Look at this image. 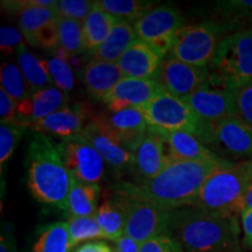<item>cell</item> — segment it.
Segmentation results:
<instances>
[{
	"mask_svg": "<svg viewBox=\"0 0 252 252\" xmlns=\"http://www.w3.org/2000/svg\"><path fill=\"white\" fill-rule=\"evenodd\" d=\"M224 14H236L242 17H252V1L251 0H230L220 2Z\"/></svg>",
	"mask_w": 252,
	"mask_h": 252,
	"instance_id": "60d3db41",
	"label": "cell"
},
{
	"mask_svg": "<svg viewBox=\"0 0 252 252\" xmlns=\"http://www.w3.org/2000/svg\"><path fill=\"white\" fill-rule=\"evenodd\" d=\"M121 140L123 146L133 153L149 131L150 125L140 109H124L100 116Z\"/></svg>",
	"mask_w": 252,
	"mask_h": 252,
	"instance_id": "44dd1931",
	"label": "cell"
},
{
	"mask_svg": "<svg viewBox=\"0 0 252 252\" xmlns=\"http://www.w3.org/2000/svg\"><path fill=\"white\" fill-rule=\"evenodd\" d=\"M69 232V247L70 250L77 248L82 242L91 239H105L102 229L97 223L94 216L74 217L70 216L67 220Z\"/></svg>",
	"mask_w": 252,
	"mask_h": 252,
	"instance_id": "d6a6232c",
	"label": "cell"
},
{
	"mask_svg": "<svg viewBox=\"0 0 252 252\" xmlns=\"http://www.w3.org/2000/svg\"><path fill=\"white\" fill-rule=\"evenodd\" d=\"M241 224L243 231L242 243L245 248L252 250V210H244L241 213Z\"/></svg>",
	"mask_w": 252,
	"mask_h": 252,
	"instance_id": "7bdbcfd3",
	"label": "cell"
},
{
	"mask_svg": "<svg viewBox=\"0 0 252 252\" xmlns=\"http://www.w3.org/2000/svg\"><path fill=\"white\" fill-rule=\"evenodd\" d=\"M191 110L202 121L215 123L237 116L234 90H229L212 81L185 98Z\"/></svg>",
	"mask_w": 252,
	"mask_h": 252,
	"instance_id": "4fadbf2b",
	"label": "cell"
},
{
	"mask_svg": "<svg viewBox=\"0 0 252 252\" xmlns=\"http://www.w3.org/2000/svg\"><path fill=\"white\" fill-rule=\"evenodd\" d=\"M208 67H196L182 62L167 53L160 68L158 82L163 90L185 99L190 94L202 88L209 82Z\"/></svg>",
	"mask_w": 252,
	"mask_h": 252,
	"instance_id": "7c38bea8",
	"label": "cell"
},
{
	"mask_svg": "<svg viewBox=\"0 0 252 252\" xmlns=\"http://www.w3.org/2000/svg\"><path fill=\"white\" fill-rule=\"evenodd\" d=\"M165 133L163 131L151 127L141 143L133 152V162L131 171L135 184L141 185L152 180L165 168L167 154H165Z\"/></svg>",
	"mask_w": 252,
	"mask_h": 252,
	"instance_id": "2e32d148",
	"label": "cell"
},
{
	"mask_svg": "<svg viewBox=\"0 0 252 252\" xmlns=\"http://www.w3.org/2000/svg\"><path fill=\"white\" fill-rule=\"evenodd\" d=\"M213 83L236 90L252 82V28L228 34L208 65Z\"/></svg>",
	"mask_w": 252,
	"mask_h": 252,
	"instance_id": "5b68a950",
	"label": "cell"
},
{
	"mask_svg": "<svg viewBox=\"0 0 252 252\" xmlns=\"http://www.w3.org/2000/svg\"><path fill=\"white\" fill-rule=\"evenodd\" d=\"M118 21L119 19L106 13L97 5V1H94V8L88 14L86 20L82 23L84 48L87 52L93 53L94 49L98 48L108 37L112 28L118 24Z\"/></svg>",
	"mask_w": 252,
	"mask_h": 252,
	"instance_id": "4316f807",
	"label": "cell"
},
{
	"mask_svg": "<svg viewBox=\"0 0 252 252\" xmlns=\"http://www.w3.org/2000/svg\"><path fill=\"white\" fill-rule=\"evenodd\" d=\"M132 25L138 39L165 55L171 50L176 33L186 26L184 15L172 5L154 6Z\"/></svg>",
	"mask_w": 252,
	"mask_h": 252,
	"instance_id": "9c48e42d",
	"label": "cell"
},
{
	"mask_svg": "<svg viewBox=\"0 0 252 252\" xmlns=\"http://www.w3.org/2000/svg\"><path fill=\"white\" fill-rule=\"evenodd\" d=\"M60 146L71 178L83 184H98L102 180L105 161L83 134L64 138Z\"/></svg>",
	"mask_w": 252,
	"mask_h": 252,
	"instance_id": "30bf717a",
	"label": "cell"
},
{
	"mask_svg": "<svg viewBox=\"0 0 252 252\" xmlns=\"http://www.w3.org/2000/svg\"><path fill=\"white\" fill-rule=\"evenodd\" d=\"M15 55H17V64L27 82L31 94L54 86L46 60L40 59L39 56L31 53L26 45L21 46Z\"/></svg>",
	"mask_w": 252,
	"mask_h": 252,
	"instance_id": "484cf974",
	"label": "cell"
},
{
	"mask_svg": "<svg viewBox=\"0 0 252 252\" xmlns=\"http://www.w3.org/2000/svg\"><path fill=\"white\" fill-rule=\"evenodd\" d=\"M94 6V1L91 0H56L54 11L58 18L71 19L83 23Z\"/></svg>",
	"mask_w": 252,
	"mask_h": 252,
	"instance_id": "d590c367",
	"label": "cell"
},
{
	"mask_svg": "<svg viewBox=\"0 0 252 252\" xmlns=\"http://www.w3.org/2000/svg\"><path fill=\"white\" fill-rule=\"evenodd\" d=\"M140 252H185V250L169 232H166L144 243Z\"/></svg>",
	"mask_w": 252,
	"mask_h": 252,
	"instance_id": "74e56055",
	"label": "cell"
},
{
	"mask_svg": "<svg viewBox=\"0 0 252 252\" xmlns=\"http://www.w3.org/2000/svg\"><path fill=\"white\" fill-rule=\"evenodd\" d=\"M138 40L133 25L119 20L98 48L94 50L91 59L117 63L124 53Z\"/></svg>",
	"mask_w": 252,
	"mask_h": 252,
	"instance_id": "cb8c5ba5",
	"label": "cell"
},
{
	"mask_svg": "<svg viewBox=\"0 0 252 252\" xmlns=\"http://www.w3.org/2000/svg\"><path fill=\"white\" fill-rule=\"evenodd\" d=\"M31 252H70L67 222L43 225Z\"/></svg>",
	"mask_w": 252,
	"mask_h": 252,
	"instance_id": "83f0119b",
	"label": "cell"
},
{
	"mask_svg": "<svg viewBox=\"0 0 252 252\" xmlns=\"http://www.w3.org/2000/svg\"><path fill=\"white\" fill-rule=\"evenodd\" d=\"M141 245L133 239L124 235L118 241L115 242V250L113 252H140Z\"/></svg>",
	"mask_w": 252,
	"mask_h": 252,
	"instance_id": "ee69618b",
	"label": "cell"
},
{
	"mask_svg": "<svg viewBox=\"0 0 252 252\" xmlns=\"http://www.w3.org/2000/svg\"><path fill=\"white\" fill-rule=\"evenodd\" d=\"M168 157V156H167ZM230 162L224 158L209 160H176L168 157L165 168L152 180L128 186L139 196L167 212L193 207L201 188L217 169Z\"/></svg>",
	"mask_w": 252,
	"mask_h": 252,
	"instance_id": "6da1fadb",
	"label": "cell"
},
{
	"mask_svg": "<svg viewBox=\"0 0 252 252\" xmlns=\"http://www.w3.org/2000/svg\"><path fill=\"white\" fill-rule=\"evenodd\" d=\"M55 4L56 0L1 1L2 8L8 13L17 15L20 32L26 42L33 47H36L41 33L58 20L54 11Z\"/></svg>",
	"mask_w": 252,
	"mask_h": 252,
	"instance_id": "8fae6325",
	"label": "cell"
},
{
	"mask_svg": "<svg viewBox=\"0 0 252 252\" xmlns=\"http://www.w3.org/2000/svg\"><path fill=\"white\" fill-rule=\"evenodd\" d=\"M46 61L47 64H48L49 74L50 77H52L53 84L65 94L71 91L72 88H74L75 78L74 71H72L69 61L55 55L47 59Z\"/></svg>",
	"mask_w": 252,
	"mask_h": 252,
	"instance_id": "836d02e7",
	"label": "cell"
},
{
	"mask_svg": "<svg viewBox=\"0 0 252 252\" xmlns=\"http://www.w3.org/2000/svg\"><path fill=\"white\" fill-rule=\"evenodd\" d=\"M168 232L185 252H242L238 216L195 207L171 212Z\"/></svg>",
	"mask_w": 252,
	"mask_h": 252,
	"instance_id": "7a4b0ae2",
	"label": "cell"
},
{
	"mask_svg": "<svg viewBox=\"0 0 252 252\" xmlns=\"http://www.w3.org/2000/svg\"><path fill=\"white\" fill-rule=\"evenodd\" d=\"M68 94L55 86H50L18 103L17 116L18 125L26 127L30 123H34L52 115L67 106Z\"/></svg>",
	"mask_w": 252,
	"mask_h": 252,
	"instance_id": "ffe728a7",
	"label": "cell"
},
{
	"mask_svg": "<svg viewBox=\"0 0 252 252\" xmlns=\"http://www.w3.org/2000/svg\"><path fill=\"white\" fill-rule=\"evenodd\" d=\"M235 159H252V127L238 116L213 123L212 144Z\"/></svg>",
	"mask_w": 252,
	"mask_h": 252,
	"instance_id": "9a60e30c",
	"label": "cell"
},
{
	"mask_svg": "<svg viewBox=\"0 0 252 252\" xmlns=\"http://www.w3.org/2000/svg\"><path fill=\"white\" fill-rule=\"evenodd\" d=\"M70 252H113V250L105 242H89L72 249Z\"/></svg>",
	"mask_w": 252,
	"mask_h": 252,
	"instance_id": "f6af8a7d",
	"label": "cell"
},
{
	"mask_svg": "<svg viewBox=\"0 0 252 252\" xmlns=\"http://www.w3.org/2000/svg\"><path fill=\"white\" fill-rule=\"evenodd\" d=\"M58 47L70 55H78L86 52L83 39V27L80 21L58 18Z\"/></svg>",
	"mask_w": 252,
	"mask_h": 252,
	"instance_id": "4dcf8cb0",
	"label": "cell"
},
{
	"mask_svg": "<svg viewBox=\"0 0 252 252\" xmlns=\"http://www.w3.org/2000/svg\"><path fill=\"white\" fill-rule=\"evenodd\" d=\"M90 117V111L87 105L77 103L72 106H65L47 117L26 125L28 130L42 134H50L60 137L61 139L80 134L88 124L87 119Z\"/></svg>",
	"mask_w": 252,
	"mask_h": 252,
	"instance_id": "ac0fdd59",
	"label": "cell"
},
{
	"mask_svg": "<svg viewBox=\"0 0 252 252\" xmlns=\"http://www.w3.org/2000/svg\"><path fill=\"white\" fill-rule=\"evenodd\" d=\"M25 128L15 124L0 125V166H1V175L4 174V167L8 159L13 154L15 147L23 138Z\"/></svg>",
	"mask_w": 252,
	"mask_h": 252,
	"instance_id": "e575fe53",
	"label": "cell"
},
{
	"mask_svg": "<svg viewBox=\"0 0 252 252\" xmlns=\"http://www.w3.org/2000/svg\"><path fill=\"white\" fill-rule=\"evenodd\" d=\"M94 219L102 229L105 239L116 242L125 235L124 215H123L121 207L113 198L104 201L100 204Z\"/></svg>",
	"mask_w": 252,
	"mask_h": 252,
	"instance_id": "f1b7e54d",
	"label": "cell"
},
{
	"mask_svg": "<svg viewBox=\"0 0 252 252\" xmlns=\"http://www.w3.org/2000/svg\"><path fill=\"white\" fill-rule=\"evenodd\" d=\"M163 88L158 81L124 77L105 97L103 103L111 112L124 109H141L161 94Z\"/></svg>",
	"mask_w": 252,
	"mask_h": 252,
	"instance_id": "e0dca14e",
	"label": "cell"
},
{
	"mask_svg": "<svg viewBox=\"0 0 252 252\" xmlns=\"http://www.w3.org/2000/svg\"><path fill=\"white\" fill-rule=\"evenodd\" d=\"M140 110L151 127L163 132H188L204 145L212 144L213 123L202 121L185 99L174 94L162 91Z\"/></svg>",
	"mask_w": 252,
	"mask_h": 252,
	"instance_id": "52a82bcc",
	"label": "cell"
},
{
	"mask_svg": "<svg viewBox=\"0 0 252 252\" xmlns=\"http://www.w3.org/2000/svg\"><path fill=\"white\" fill-rule=\"evenodd\" d=\"M26 40L20 31L11 26H2L0 30V49L6 55L14 54L21 46L26 45Z\"/></svg>",
	"mask_w": 252,
	"mask_h": 252,
	"instance_id": "f35d334b",
	"label": "cell"
},
{
	"mask_svg": "<svg viewBox=\"0 0 252 252\" xmlns=\"http://www.w3.org/2000/svg\"><path fill=\"white\" fill-rule=\"evenodd\" d=\"M82 134L100 154L105 163H109L116 171L131 169L133 153L123 146L117 135L100 116L90 119Z\"/></svg>",
	"mask_w": 252,
	"mask_h": 252,
	"instance_id": "5bb4252c",
	"label": "cell"
},
{
	"mask_svg": "<svg viewBox=\"0 0 252 252\" xmlns=\"http://www.w3.org/2000/svg\"><path fill=\"white\" fill-rule=\"evenodd\" d=\"M97 5L112 17L130 24L154 7L153 1L144 0H98Z\"/></svg>",
	"mask_w": 252,
	"mask_h": 252,
	"instance_id": "f546056e",
	"label": "cell"
},
{
	"mask_svg": "<svg viewBox=\"0 0 252 252\" xmlns=\"http://www.w3.org/2000/svg\"><path fill=\"white\" fill-rule=\"evenodd\" d=\"M237 116L252 127V82L234 90Z\"/></svg>",
	"mask_w": 252,
	"mask_h": 252,
	"instance_id": "8d00e7d4",
	"label": "cell"
},
{
	"mask_svg": "<svg viewBox=\"0 0 252 252\" xmlns=\"http://www.w3.org/2000/svg\"><path fill=\"white\" fill-rule=\"evenodd\" d=\"M165 54L138 39L119 59L117 64L125 77L158 81Z\"/></svg>",
	"mask_w": 252,
	"mask_h": 252,
	"instance_id": "d6986e66",
	"label": "cell"
},
{
	"mask_svg": "<svg viewBox=\"0 0 252 252\" xmlns=\"http://www.w3.org/2000/svg\"><path fill=\"white\" fill-rule=\"evenodd\" d=\"M245 163H247L249 176H250V180L252 182V159L251 160H245Z\"/></svg>",
	"mask_w": 252,
	"mask_h": 252,
	"instance_id": "7dc6e473",
	"label": "cell"
},
{
	"mask_svg": "<svg viewBox=\"0 0 252 252\" xmlns=\"http://www.w3.org/2000/svg\"><path fill=\"white\" fill-rule=\"evenodd\" d=\"M27 186L37 202L65 212L71 175L65 166L60 144L48 135L34 132L26 157Z\"/></svg>",
	"mask_w": 252,
	"mask_h": 252,
	"instance_id": "3957f363",
	"label": "cell"
},
{
	"mask_svg": "<svg viewBox=\"0 0 252 252\" xmlns=\"http://www.w3.org/2000/svg\"><path fill=\"white\" fill-rule=\"evenodd\" d=\"M165 133L166 146L168 147V156L176 160H209L220 158L215 152L208 149L202 141L194 134L184 131H171Z\"/></svg>",
	"mask_w": 252,
	"mask_h": 252,
	"instance_id": "603a6c76",
	"label": "cell"
},
{
	"mask_svg": "<svg viewBox=\"0 0 252 252\" xmlns=\"http://www.w3.org/2000/svg\"><path fill=\"white\" fill-rule=\"evenodd\" d=\"M100 187L98 184H83L71 178L65 213L69 217L94 216L98 210Z\"/></svg>",
	"mask_w": 252,
	"mask_h": 252,
	"instance_id": "d4e9b609",
	"label": "cell"
},
{
	"mask_svg": "<svg viewBox=\"0 0 252 252\" xmlns=\"http://www.w3.org/2000/svg\"><path fill=\"white\" fill-rule=\"evenodd\" d=\"M244 210H252V182L249 185V187L245 190V194L242 198L241 203V213Z\"/></svg>",
	"mask_w": 252,
	"mask_h": 252,
	"instance_id": "bcb514c9",
	"label": "cell"
},
{
	"mask_svg": "<svg viewBox=\"0 0 252 252\" xmlns=\"http://www.w3.org/2000/svg\"><path fill=\"white\" fill-rule=\"evenodd\" d=\"M0 252H18L14 229L8 222H2L0 235Z\"/></svg>",
	"mask_w": 252,
	"mask_h": 252,
	"instance_id": "b9f144b4",
	"label": "cell"
},
{
	"mask_svg": "<svg viewBox=\"0 0 252 252\" xmlns=\"http://www.w3.org/2000/svg\"><path fill=\"white\" fill-rule=\"evenodd\" d=\"M17 105L4 90L0 89V119L4 124L18 125Z\"/></svg>",
	"mask_w": 252,
	"mask_h": 252,
	"instance_id": "ab89813d",
	"label": "cell"
},
{
	"mask_svg": "<svg viewBox=\"0 0 252 252\" xmlns=\"http://www.w3.org/2000/svg\"><path fill=\"white\" fill-rule=\"evenodd\" d=\"M124 77L117 63L94 59H91L81 70V80L88 93L94 99L102 102Z\"/></svg>",
	"mask_w": 252,
	"mask_h": 252,
	"instance_id": "7402d4cb",
	"label": "cell"
},
{
	"mask_svg": "<svg viewBox=\"0 0 252 252\" xmlns=\"http://www.w3.org/2000/svg\"><path fill=\"white\" fill-rule=\"evenodd\" d=\"M0 83L1 89L17 104L23 102L32 94L24 75L21 74L18 64L14 63H2L0 69Z\"/></svg>",
	"mask_w": 252,
	"mask_h": 252,
	"instance_id": "1f68e13d",
	"label": "cell"
},
{
	"mask_svg": "<svg viewBox=\"0 0 252 252\" xmlns=\"http://www.w3.org/2000/svg\"><path fill=\"white\" fill-rule=\"evenodd\" d=\"M113 200L124 215V234L137 243L143 245L150 239L168 232L171 212L135 194L128 182L116 186Z\"/></svg>",
	"mask_w": 252,
	"mask_h": 252,
	"instance_id": "8992f818",
	"label": "cell"
},
{
	"mask_svg": "<svg viewBox=\"0 0 252 252\" xmlns=\"http://www.w3.org/2000/svg\"><path fill=\"white\" fill-rule=\"evenodd\" d=\"M226 30L217 21L186 25L176 33L169 54L196 67H208L226 35Z\"/></svg>",
	"mask_w": 252,
	"mask_h": 252,
	"instance_id": "ba28073f",
	"label": "cell"
},
{
	"mask_svg": "<svg viewBox=\"0 0 252 252\" xmlns=\"http://www.w3.org/2000/svg\"><path fill=\"white\" fill-rule=\"evenodd\" d=\"M250 184L245 161L228 162L206 181L193 207L209 213L241 216L242 198Z\"/></svg>",
	"mask_w": 252,
	"mask_h": 252,
	"instance_id": "277c9868",
	"label": "cell"
}]
</instances>
